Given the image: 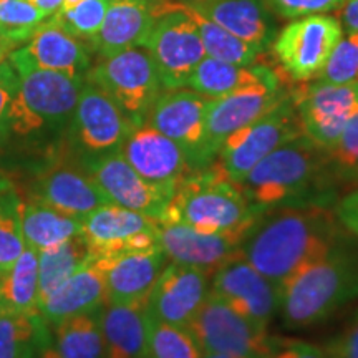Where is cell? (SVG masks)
<instances>
[{"mask_svg": "<svg viewBox=\"0 0 358 358\" xmlns=\"http://www.w3.org/2000/svg\"><path fill=\"white\" fill-rule=\"evenodd\" d=\"M280 310L290 329L329 319L358 297V256L342 244L303 264L279 287Z\"/></svg>", "mask_w": 358, "mask_h": 358, "instance_id": "2", "label": "cell"}, {"mask_svg": "<svg viewBox=\"0 0 358 358\" xmlns=\"http://www.w3.org/2000/svg\"><path fill=\"white\" fill-rule=\"evenodd\" d=\"M264 358H329L325 348L294 338L274 337L272 348Z\"/></svg>", "mask_w": 358, "mask_h": 358, "instance_id": "42", "label": "cell"}, {"mask_svg": "<svg viewBox=\"0 0 358 358\" xmlns=\"http://www.w3.org/2000/svg\"><path fill=\"white\" fill-rule=\"evenodd\" d=\"M80 161L108 204L131 209L159 222L169 198L134 171L120 150Z\"/></svg>", "mask_w": 358, "mask_h": 358, "instance_id": "17", "label": "cell"}, {"mask_svg": "<svg viewBox=\"0 0 358 358\" xmlns=\"http://www.w3.org/2000/svg\"><path fill=\"white\" fill-rule=\"evenodd\" d=\"M302 136L301 120L290 95L271 111L237 129L219 148L213 164L241 186L257 163L285 143Z\"/></svg>", "mask_w": 358, "mask_h": 358, "instance_id": "7", "label": "cell"}, {"mask_svg": "<svg viewBox=\"0 0 358 358\" xmlns=\"http://www.w3.org/2000/svg\"><path fill=\"white\" fill-rule=\"evenodd\" d=\"M262 82H280V78L267 65H237L206 55L191 75L187 87L203 96L221 98Z\"/></svg>", "mask_w": 358, "mask_h": 358, "instance_id": "28", "label": "cell"}, {"mask_svg": "<svg viewBox=\"0 0 358 358\" xmlns=\"http://www.w3.org/2000/svg\"><path fill=\"white\" fill-rule=\"evenodd\" d=\"M29 2H32L47 19L60 10V7L64 6V0H29Z\"/></svg>", "mask_w": 358, "mask_h": 358, "instance_id": "48", "label": "cell"}, {"mask_svg": "<svg viewBox=\"0 0 358 358\" xmlns=\"http://www.w3.org/2000/svg\"><path fill=\"white\" fill-rule=\"evenodd\" d=\"M20 203L15 189L0 194V277L10 271L25 250Z\"/></svg>", "mask_w": 358, "mask_h": 358, "instance_id": "36", "label": "cell"}, {"mask_svg": "<svg viewBox=\"0 0 358 358\" xmlns=\"http://www.w3.org/2000/svg\"><path fill=\"white\" fill-rule=\"evenodd\" d=\"M342 35L337 17L329 13L301 17L275 34L271 48L285 75L294 82L306 83L319 77Z\"/></svg>", "mask_w": 358, "mask_h": 358, "instance_id": "9", "label": "cell"}, {"mask_svg": "<svg viewBox=\"0 0 358 358\" xmlns=\"http://www.w3.org/2000/svg\"><path fill=\"white\" fill-rule=\"evenodd\" d=\"M266 209L252 204L239 185L211 166L179 182L158 224L178 222L201 232L250 231Z\"/></svg>", "mask_w": 358, "mask_h": 358, "instance_id": "3", "label": "cell"}, {"mask_svg": "<svg viewBox=\"0 0 358 358\" xmlns=\"http://www.w3.org/2000/svg\"><path fill=\"white\" fill-rule=\"evenodd\" d=\"M186 329L204 353L264 358L274 343L266 327L245 319L211 292Z\"/></svg>", "mask_w": 358, "mask_h": 358, "instance_id": "10", "label": "cell"}, {"mask_svg": "<svg viewBox=\"0 0 358 358\" xmlns=\"http://www.w3.org/2000/svg\"><path fill=\"white\" fill-rule=\"evenodd\" d=\"M335 216L348 232L358 236V191L348 192L340 199Z\"/></svg>", "mask_w": 358, "mask_h": 358, "instance_id": "45", "label": "cell"}, {"mask_svg": "<svg viewBox=\"0 0 358 358\" xmlns=\"http://www.w3.org/2000/svg\"><path fill=\"white\" fill-rule=\"evenodd\" d=\"M214 24L252 45L261 53L271 48L277 34L274 13L264 0H182Z\"/></svg>", "mask_w": 358, "mask_h": 358, "instance_id": "25", "label": "cell"}, {"mask_svg": "<svg viewBox=\"0 0 358 358\" xmlns=\"http://www.w3.org/2000/svg\"><path fill=\"white\" fill-rule=\"evenodd\" d=\"M105 358H146L150 313L148 301L105 303L98 310Z\"/></svg>", "mask_w": 358, "mask_h": 358, "instance_id": "27", "label": "cell"}, {"mask_svg": "<svg viewBox=\"0 0 358 358\" xmlns=\"http://www.w3.org/2000/svg\"><path fill=\"white\" fill-rule=\"evenodd\" d=\"M174 3L181 8L182 12L189 17L192 24H194L196 30H198L201 42L204 45L206 55L216 58V60L229 62V64L237 65H254L257 64L259 57L262 55L257 48H254L252 45L245 43L244 40L237 38L236 35L227 32L226 29L214 24L213 20H209L208 17H204L203 13L194 10V8L187 6L181 0H174Z\"/></svg>", "mask_w": 358, "mask_h": 358, "instance_id": "33", "label": "cell"}, {"mask_svg": "<svg viewBox=\"0 0 358 358\" xmlns=\"http://www.w3.org/2000/svg\"><path fill=\"white\" fill-rule=\"evenodd\" d=\"M289 96L282 82H262L244 87L229 95L211 98L206 115L208 146L216 158L219 148L232 133L256 122Z\"/></svg>", "mask_w": 358, "mask_h": 358, "instance_id": "18", "label": "cell"}, {"mask_svg": "<svg viewBox=\"0 0 358 358\" xmlns=\"http://www.w3.org/2000/svg\"><path fill=\"white\" fill-rule=\"evenodd\" d=\"M13 50H15V48H13L12 45L7 42V40H3L2 37H0V64H2L3 60H7V57L10 55Z\"/></svg>", "mask_w": 358, "mask_h": 358, "instance_id": "49", "label": "cell"}, {"mask_svg": "<svg viewBox=\"0 0 358 358\" xmlns=\"http://www.w3.org/2000/svg\"><path fill=\"white\" fill-rule=\"evenodd\" d=\"M7 58L19 73V90L0 123V133L29 138L69 128L85 80Z\"/></svg>", "mask_w": 358, "mask_h": 358, "instance_id": "4", "label": "cell"}, {"mask_svg": "<svg viewBox=\"0 0 358 358\" xmlns=\"http://www.w3.org/2000/svg\"><path fill=\"white\" fill-rule=\"evenodd\" d=\"M327 158L338 171L348 176H358V106L347 120L337 143L327 151Z\"/></svg>", "mask_w": 358, "mask_h": 358, "instance_id": "40", "label": "cell"}, {"mask_svg": "<svg viewBox=\"0 0 358 358\" xmlns=\"http://www.w3.org/2000/svg\"><path fill=\"white\" fill-rule=\"evenodd\" d=\"M80 2H83V0H64V6L60 7V10H64V8H70V7L77 6V3H80Z\"/></svg>", "mask_w": 358, "mask_h": 358, "instance_id": "52", "label": "cell"}, {"mask_svg": "<svg viewBox=\"0 0 358 358\" xmlns=\"http://www.w3.org/2000/svg\"><path fill=\"white\" fill-rule=\"evenodd\" d=\"M120 153L140 176L171 199L179 182L192 171L186 155L173 140L151 124H136Z\"/></svg>", "mask_w": 358, "mask_h": 358, "instance_id": "15", "label": "cell"}, {"mask_svg": "<svg viewBox=\"0 0 358 358\" xmlns=\"http://www.w3.org/2000/svg\"><path fill=\"white\" fill-rule=\"evenodd\" d=\"M92 53V48L85 40L66 34L47 19L24 47L15 48L8 57L37 69L58 71L77 80H87L93 65Z\"/></svg>", "mask_w": 358, "mask_h": 358, "instance_id": "21", "label": "cell"}, {"mask_svg": "<svg viewBox=\"0 0 358 358\" xmlns=\"http://www.w3.org/2000/svg\"><path fill=\"white\" fill-rule=\"evenodd\" d=\"M110 3L111 0H83L77 6L55 12L48 19L66 34L88 42L101 29Z\"/></svg>", "mask_w": 358, "mask_h": 358, "instance_id": "38", "label": "cell"}, {"mask_svg": "<svg viewBox=\"0 0 358 358\" xmlns=\"http://www.w3.org/2000/svg\"><path fill=\"white\" fill-rule=\"evenodd\" d=\"M337 12L343 32H358V0H345Z\"/></svg>", "mask_w": 358, "mask_h": 358, "instance_id": "46", "label": "cell"}, {"mask_svg": "<svg viewBox=\"0 0 358 358\" xmlns=\"http://www.w3.org/2000/svg\"><path fill=\"white\" fill-rule=\"evenodd\" d=\"M30 199L80 219L108 204L87 171L70 164H57L40 174L30 189Z\"/></svg>", "mask_w": 358, "mask_h": 358, "instance_id": "23", "label": "cell"}, {"mask_svg": "<svg viewBox=\"0 0 358 358\" xmlns=\"http://www.w3.org/2000/svg\"><path fill=\"white\" fill-rule=\"evenodd\" d=\"M17 90H19V73L7 58L0 64V123L6 116Z\"/></svg>", "mask_w": 358, "mask_h": 358, "instance_id": "44", "label": "cell"}, {"mask_svg": "<svg viewBox=\"0 0 358 358\" xmlns=\"http://www.w3.org/2000/svg\"><path fill=\"white\" fill-rule=\"evenodd\" d=\"M47 17L29 0H0V37L13 48L25 45Z\"/></svg>", "mask_w": 358, "mask_h": 358, "instance_id": "37", "label": "cell"}, {"mask_svg": "<svg viewBox=\"0 0 358 358\" xmlns=\"http://www.w3.org/2000/svg\"><path fill=\"white\" fill-rule=\"evenodd\" d=\"M0 310L38 313V254L25 248L19 261L0 277Z\"/></svg>", "mask_w": 358, "mask_h": 358, "instance_id": "31", "label": "cell"}, {"mask_svg": "<svg viewBox=\"0 0 358 358\" xmlns=\"http://www.w3.org/2000/svg\"><path fill=\"white\" fill-rule=\"evenodd\" d=\"M203 353L186 327L164 324L150 315L146 358H201Z\"/></svg>", "mask_w": 358, "mask_h": 358, "instance_id": "35", "label": "cell"}, {"mask_svg": "<svg viewBox=\"0 0 358 358\" xmlns=\"http://www.w3.org/2000/svg\"><path fill=\"white\" fill-rule=\"evenodd\" d=\"M87 80L101 88L134 127L146 122L153 103L164 92L153 58L143 47L100 58Z\"/></svg>", "mask_w": 358, "mask_h": 358, "instance_id": "6", "label": "cell"}, {"mask_svg": "<svg viewBox=\"0 0 358 358\" xmlns=\"http://www.w3.org/2000/svg\"><path fill=\"white\" fill-rule=\"evenodd\" d=\"M38 254V308L50 294L92 259L87 241L82 234L64 243L40 250ZM40 313V312H38Z\"/></svg>", "mask_w": 358, "mask_h": 358, "instance_id": "30", "label": "cell"}, {"mask_svg": "<svg viewBox=\"0 0 358 358\" xmlns=\"http://www.w3.org/2000/svg\"><path fill=\"white\" fill-rule=\"evenodd\" d=\"M325 350L329 358H358V313Z\"/></svg>", "mask_w": 358, "mask_h": 358, "instance_id": "43", "label": "cell"}, {"mask_svg": "<svg viewBox=\"0 0 358 358\" xmlns=\"http://www.w3.org/2000/svg\"><path fill=\"white\" fill-rule=\"evenodd\" d=\"M315 80L335 85L358 82V32H343Z\"/></svg>", "mask_w": 358, "mask_h": 358, "instance_id": "39", "label": "cell"}, {"mask_svg": "<svg viewBox=\"0 0 358 358\" xmlns=\"http://www.w3.org/2000/svg\"><path fill=\"white\" fill-rule=\"evenodd\" d=\"M211 274L198 267L168 262L148 297V312L169 325L187 327L209 295Z\"/></svg>", "mask_w": 358, "mask_h": 358, "instance_id": "19", "label": "cell"}, {"mask_svg": "<svg viewBox=\"0 0 358 358\" xmlns=\"http://www.w3.org/2000/svg\"><path fill=\"white\" fill-rule=\"evenodd\" d=\"M47 327L40 313L0 310V358H32Z\"/></svg>", "mask_w": 358, "mask_h": 358, "instance_id": "34", "label": "cell"}, {"mask_svg": "<svg viewBox=\"0 0 358 358\" xmlns=\"http://www.w3.org/2000/svg\"><path fill=\"white\" fill-rule=\"evenodd\" d=\"M337 216L322 208H292L256 222L241 254L280 287L303 264L337 248Z\"/></svg>", "mask_w": 358, "mask_h": 358, "instance_id": "1", "label": "cell"}, {"mask_svg": "<svg viewBox=\"0 0 358 358\" xmlns=\"http://www.w3.org/2000/svg\"><path fill=\"white\" fill-rule=\"evenodd\" d=\"M209 101L211 98L192 90H164L153 103L145 122L181 148L192 171L211 166L214 161L206 131Z\"/></svg>", "mask_w": 358, "mask_h": 358, "instance_id": "11", "label": "cell"}, {"mask_svg": "<svg viewBox=\"0 0 358 358\" xmlns=\"http://www.w3.org/2000/svg\"><path fill=\"white\" fill-rule=\"evenodd\" d=\"M50 330L53 345L64 358H105L98 310L69 317Z\"/></svg>", "mask_w": 358, "mask_h": 358, "instance_id": "32", "label": "cell"}, {"mask_svg": "<svg viewBox=\"0 0 358 358\" xmlns=\"http://www.w3.org/2000/svg\"><path fill=\"white\" fill-rule=\"evenodd\" d=\"M201 358H248V357H236V355H227V353H203Z\"/></svg>", "mask_w": 358, "mask_h": 358, "instance_id": "51", "label": "cell"}, {"mask_svg": "<svg viewBox=\"0 0 358 358\" xmlns=\"http://www.w3.org/2000/svg\"><path fill=\"white\" fill-rule=\"evenodd\" d=\"M20 221L25 248L35 252L82 234V219L57 211L35 199L29 203L22 201Z\"/></svg>", "mask_w": 358, "mask_h": 358, "instance_id": "29", "label": "cell"}, {"mask_svg": "<svg viewBox=\"0 0 358 358\" xmlns=\"http://www.w3.org/2000/svg\"><path fill=\"white\" fill-rule=\"evenodd\" d=\"M12 189H13V182L7 176H3V174L0 173V194H3V192H8Z\"/></svg>", "mask_w": 358, "mask_h": 358, "instance_id": "50", "label": "cell"}, {"mask_svg": "<svg viewBox=\"0 0 358 358\" xmlns=\"http://www.w3.org/2000/svg\"><path fill=\"white\" fill-rule=\"evenodd\" d=\"M158 231V221L115 204H103L82 217V236L93 256L155 248Z\"/></svg>", "mask_w": 358, "mask_h": 358, "instance_id": "16", "label": "cell"}, {"mask_svg": "<svg viewBox=\"0 0 358 358\" xmlns=\"http://www.w3.org/2000/svg\"><path fill=\"white\" fill-rule=\"evenodd\" d=\"M292 98L302 134L325 153L337 143L347 120L358 106V82H306L289 93Z\"/></svg>", "mask_w": 358, "mask_h": 358, "instance_id": "13", "label": "cell"}, {"mask_svg": "<svg viewBox=\"0 0 358 358\" xmlns=\"http://www.w3.org/2000/svg\"><path fill=\"white\" fill-rule=\"evenodd\" d=\"M268 10L282 19H301L338 10L345 0H264Z\"/></svg>", "mask_w": 358, "mask_h": 358, "instance_id": "41", "label": "cell"}, {"mask_svg": "<svg viewBox=\"0 0 358 358\" xmlns=\"http://www.w3.org/2000/svg\"><path fill=\"white\" fill-rule=\"evenodd\" d=\"M158 70L164 90L186 88L206 57L204 45L189 17L174 0H161L150 34L143 43Z\"/></svg>", "mask_w": 358, "mask_h": 358, "instance_id": "8", "label": "cell"}, {"mask_svg": "<svg viewBox=\"0 0 358 358\" xmlns=\"http://www.w3.org/2000/svg\"><path fill=\"white\" fill-rule=\"evenodd\" d=\"M133 128L118 105L95 83L85 80L66 128L70 145L80 159L118 151Z\"/></svg>", "mask_w": 358, "mask_h": 358, "instance_id": "12", "label": "cell"}, {"mask_svg": "<svg viewBox=\"0 0 358 358\" xmlns=\"http://www.w3.org/2000/svg\"><path fill=\"white\" fill-rule=\"evenodd\" d=\"M324 155V150L302 134L257 163L241 182V189L262 209L301 198L319 174Z\"/></svg>", "mask_w": 358, "mask_h": 358, "instance_id": "5", "label": "cell"}, {"mask_svg": "<svg viewBox=\"0 0 358 358\" xmlns=\"http://www.w3.org/2000/svg\"><path fill=\"white\" fill-rule=\"evenodd\" d=\"M161 0H111L101 29L88 40L98 58L143 47L158 17Z\"/></svg>", "mask_w": 358, "mask_h": 358, "instance_id": "24", "label": "cell"}, {"mask_svg": "<svg viewBox=\"0 0 358 358\" xmlns=\"http://www.w3.org/2000/svg\"><path fill=\"white\" fill-rule=\"evenodd\" d=\"M105 257L106 303L148 301L151 289L169 262L161 245Z\"/></svg>", "mask_w": 358, "mask_h": 358, "instance_id": "22", "label": "cell"}, {"mask_svg": "<svg viewBox=\"0 0 358 358\" xmlns=\"http://www.w3.org/2000/svg\"><path fill=\"white\" fill-rule=\"evenodd\" d=\"M209 292L266 329L280 307L279 287L245 261L241 250L213 272Z\"/></svg>", "mask_w": 358, "mask_h": 358, "instance_id": "14", "label": "cell"}, {"mask_svg": "<svg viewBox=\"0 0 358 358\" xmlns=\"http://www.w3.org/2000/svg\"><path fill=\"white\" fill-rule=\"evenodd\" d=\"M106 303L105 257L92 256L40 306V317L48 327L78 315L96 312Z\"/></svg>", "mask_w": 358, "mask_h": 358, "instance_id": "26", "label": "cell"}, {"mask_svg": "<svg viewBox=\"0 0 358 358\" xmlns=\"http://www.w3.org/2000/svg\"><path fill=\"white\" fill-rule=\"evenodd\" d=\"M32 358H64L60 353L57 352L55 345H53L50 327H47V329H45V332L42 334V337L38 338Z\"/></svg>", "mask_w": 358, "mask_h": 358, "instance_id": "47", "label": "cell"}, {"mask_svg": "<svg viewBox=\"0 0 358 358\" xmlns=\"http://www.w3.org/2000/svg\"><path fill=\"white\" fill-rule=\"evenodd\" d=\"M250 231L209 234L192 229L185 224H159L158 244L169 262L198 267L208 274H213L221 264L239 252Z\"/></svg>", "mask_w": 358, "mask_h": 358, "instance_id": "20", "label": "cell"}]
</instances>
